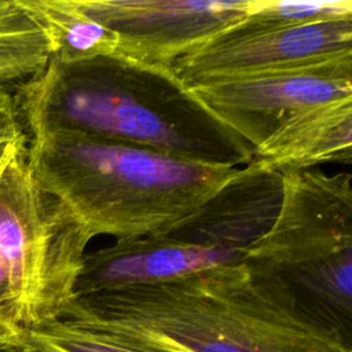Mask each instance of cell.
<instances>
[{"label":"cell","instance_id":"obj_1","mask_svg":"<svg viewBox=\"0 0 352 352\" xmlns=\"http://www.w3.org/2000/svg\"><path fill=\"white\" fill-rule=\"evenodd\" d=\"M59 318L164 352H352L351 331L250 261L80 296Z\"/></svg>","mask_w":352,"mask_h":352},{"label":"cell","instance_id":"obj_2","mask_svg":"<svg viewBox=\"0 0 352 352\" xmlns=\"http://www.w3.org/2000/svg\"><path fill=\"white\" fill-rule=\"evenodd\" d=\"M12 98L28 138L70 131L230 168L248 165L253 154L172 65L117 51L69 63L50 58Z\"/></svg>","mask_w":352,"mask_h":352},{"label":"cell","instance_id":"obj_3","mask_svg":"<svg viewBox=\"0 0 352 352\" xmlns=\"http://www.w3.org/2000/svg\"><path fill=\"white\" fill-rule=\"evenodd\" d=\"M29 166L95 238H140L173 227L239 168L188 161L78 132L28 138Z\"/></svg>","mask_w":352,"mask_h":352},{"label":"cell","instance_id":"obj_4","mask_svg":"<svg viewBox=\"0 0 352 352\" xmlns=\"http://www.w3.org/2000/svg\"><path fill=\"white\" fill-rule=\"evenodd\" d=\"M280 173V204L245 261L268 267L316 311L351 331L352 176L319 169Z\"/></svg>","mask_w":352,"mask_h":352},{"label":"cell","instance_id":"obj_5","mask_svg":"<svg viewBox=\"0 0 352 352\" xmlns=\"http://www.w3.org/2000/svg\"><path fill=\"white\" fill-rule=\"evenodd\" d=\"M28 143L0 170V257L12 292L15 324L29 330L62 315L76 298L85 226L33 175Z\"/></svg>","mask_w":352,"mask_h":352},{"label":"cell","instance_id":"obj_6","mask_svg":"<svg viewBox=\"0 0 352 352\" xmlns=\"http://www.w3.org/2000/svg\"><path fill=\"white\" fill-rule=\"evenodd\" d=\"M190 87L219 120L254 148L293 116L352 96V54Z\"/></svg>","mask_w":352,"mask_h":352},{"label":"cell","instance_id":"obj_7","mask_svg":"<svg viewBox=\"0 0 352 352\" xmlns=\"http://www.w3.org/2000/svg\"><path fill=\"white\" fill-rule=\"evenodd\" d=\"M252 0H77L114 33L116 50L160 65L179 58L241 21Z\"/></svg>","mask_w":352,"mask_h":352},{"label":"cell","instance_id":"obj_8","mask_svg":"<svg viewBox=\"0 0 352 352\" xmlns=\"http://www.w3.org/2000/svg\"><path fill=\"white\" fill-rule=\"evenodd\" d=\"M344 54H352V18L263 30L228 28L172 66L191 85L307 65Z\"/></svg>","mask_w":352,"mask_h":352},{"label":"cell","instance_id":"obj_9","mask_svg":"<svg viewBox=\"0 0 352 352\" xmlns=\"http://www.w3.org/2000/svg\"><path fill=\"white\" fill-rule=\"evenodd\" d=\"M352 162V96L307 109L253 148L249 166L282 172Z\"/></svg>","mask_w":352,"mask_h":352},{"label":"cell","instance_id":"obj_10","mask_svg":"<svg viewBox=\"0 0 352 352\" xmlns=\"http://www.w3.org/2000/svg\"><path fill=\"white\" fill-rule=\"evenodd\" d=\"M44 29L51 58L78 62L117 51L111 30L89 16L77 0H21Z\"/></svg>","mask_w":352,"mask_h":352},{"label":"cell","instance_id":"obj_11","mask_svg":"<svg viewBox=\"0 0 352 352\" xmlns=\"http://www.w3.org/2000/svg\"><path fill=\"white\" fill-rule=\"evenodd\" d=\"M50 58L48 37L21 0H0V89L29 81Z\"/></svg>","mask_w":352,"mask_h":352},{"label":"cell","instance_id":"obj_12","mask_svg":"<svg viewBox=\"0 0 352 352\" xmlns=\"http://www.w3.org/2000/svg\"><path fill=\"white\" fill-rule=\"evenodd\" d=\"M352 18V0H252L245 16L231 29L263 30Z\"/></svg>","mask_w":352,"mask_h":352},{"label":"cell","instance_id":"obj_13","mask_svg":"<svg viewBox=\"0 0 352 352\" xmlns=\"http://www.w3.org/2000/svg\"><path fill=\"white\" fill-rule=\"evenodd\" d=\"M25 333L28 344L48 352H164L62 318L25 330Z\"/></svg>","mask_w":352,"mask_h":352},{"label":"cell","instance_id":"obj_14","mask_svg":"<svg viewBox=\"0 0 352 352\" xmlns=\"http://www.w3.org/2000/svg\"><path fill=\"white\" fill-rule=\"evenodd\" d=\"M23 129L15 110L14 98L10 91L0 89V138Z\"/></svg>","mask_w":352,"mask_h":352},{"label":"cell","instance_id":"obj_15","mask_svg":"<svg viewBox=\"0 0 352 352\" xmlns=\"http://www.w3.org/2000/svg\"><path fill=\"white\" fill-rule=\"evenodd\" d=\"M28 344L23 329L0 319V352H18Z\"/></svg>","mask_w":352,"mask_h":352},{"label":"cell","instance_id":"obj_16","mask_svg":"<svg viewBox=\"0 0 352 352\" xmlns=\"http://www.w3.org/2000/svg\"><path fill=\"white\" fill-rule=\"evenodd\" d=\"M0 319L11 324H15V311H14L10 275L1 257H0Z\"/></svg>","mask_w":352,"mask_h":352},{"label":"cell","instance_id":"obj_17","mask_svg":"<svg viewBox=\"0 0 352 352\" xmlns=\"http://www.w3.org/2000/svg\"><path fill=\"white\" fill-rule=\"evenodd\" d=\"M25 143H28V136L23 129L0 138V170L4 168L10 157L16 151V148H19Z\"/></svg>","mask_w":352,"mask_h":352},{"label":"cell","instance_id":"obj_18","mask_svg":"<svg viewBox=\"0 0 352 352\" xmlns=\"http://www.w3.org/2000/svg\"><path fill=\"white\" fill-rule=\"evenodd\" d=\"M18 352H48V351L41 349V348H38V346H34V345H32V344H26V346L22 348V349H19Z\"/></svg>","mask_w":352,"mask_h":352}]
</instances>
